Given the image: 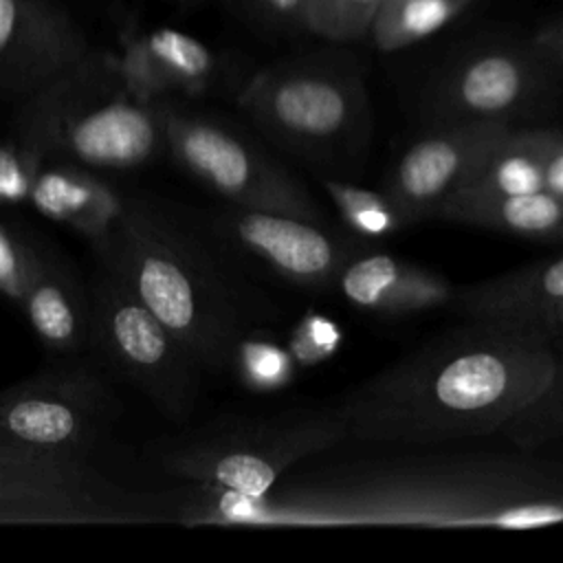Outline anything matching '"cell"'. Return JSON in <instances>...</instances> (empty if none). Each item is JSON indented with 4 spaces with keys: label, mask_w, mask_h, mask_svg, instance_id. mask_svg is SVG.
Returning a JSON list of instances; mask_svg holds the SVG:
<instances>
[{
    "label": "cell",
    "mask_w": 563,
    "mask_h": 563,
    "mask_svg": "<svg viewBox=\"0 0 563 563\" xmlns=\"http://www.w3.org/2000/svg\"><path fill=\"white\" fill-rule=\"evenodd\" d=\"M174 521L218 528H501L563 523V462L526 455H402L292 468L264 497L176 490Z\"/></svg>",
    "instance_id": "6da1fadb"
},
{
    "label": "cell",
    "mask_w": 563,
    "mask_h": 563,
    "mask_svg": "<svg viewBox=\"0 0 563 563\" xmlns=\"http://www.w3.org/2000/svg\"><path fill=\"white\" fill-rule=\"evenodd\" d=\"M554 328L466 319L350 389L334 411L345 440L440 444L499 429L545 385Z\"/></svg>",
    "instance_id": "7a4b0ae2"
},
{
    "label": "cell",
    "mask_w": 563,
    "mask_h": 563,
    "mask_svg": "<svg viewBox=\"0 0 563 563\" xmlns=\"http://www.w3.org/2000/svg\"><path fill=\"white\" fill-rule=\"evenodd\" d=\"M95 251L99 266L125 282L202 369L229 372L233 347L251 323L229 277L189 231L152 202L128 196Z\"/></svg>",
    "instance_id": "3957f363"
},
{
    "label": "cell",
    "mask_w": 563,
    "mask_h": 563,
    "mask_svg": "<svg viewBox=\"0 0 563 563\" xmlns=\"http://www.w3.org/2000/svg\"><path fill=\"white\" fill-rule=\"evenodd\" d=\"M13 132L46 161L90 169H134L165 152L161 101L130 86L117 53L92 46L18 101Z\"/></svg>",
    "instance_id": "277c9868"
},
{
    "label": "cell",
    "mask_w": 563,
    "mask_h": 563,
    "mask_svg": "<svg viewBox=\"0 0 563 563\" xmlns=\"http://www.w3.org/2000/svg\"><path fill=\"white\" fill-rule=\"evenodd\" d=\"M238 106L282 150L323 167L358 161L369 141L363 79L341 62L301 59L262 68L240 88Z\"/></svg>",
    "instance_id": "5b68a950"
},
{
    "label": "cell",
    "mask_w": 563,
    "mask_h": 563,
    "mask_svg": "<svg viewBox=\"0 0 563 563\" xmlns=\"http://www.w3.org/2000/svg\"><path fill=\"white\" fill-rule=\"evenodd\" d=\"M174 504L112 479L88 455L0 440V526L167 523Z\"/></svg>",
    "instance_id": "8992f818"
},
{
    "label": "cell",
    "mask_w": 563,
    "mask_h": 563,
    "mask_svg": "<svg viewBox=\"0 0 563 563\" xmlns=\"http://www.w3.org/2000/svg\"><path fill=\"white\" fill-rule=\"evenodd\" d=\"M341 442L345 429L330 407L198 431L167 446L158 462L185 484L264 497L290 468Z\"/></svg>",
    "instance_id": "52a82bcc"
},
{
    "label": "cell",
    "mask_w": 563,
    "mask_h": 563,
    "mask_svg": "<svg viewBox=\"0 0 563 563\" xmlns=\"http://www.w3.org/2000/svg\"><path fill=\"white\" fill-rule=\"evenodd\" d=\"M88 347L167 418L187 420L196 407L202 372L194 354L125 282L103 266L88 284Z\"/></svg>",
    "instance_id": "ba28073f"
},
{
    "label": "cell",
    "mask_w": 563,
    "mask_h": 563,
    "mask_svg": "<svg viewBox=\"0 0 563 563\" xmlns=\"http://www.w3.org/2000/svg\"><path fill=\"white\" fill-rule=\"evenodd\" d=\"M165 152L198 183L233 207L279 211L325 224L310 191L257 143L229 123L161 99Z\"/></svg>",
    "instance_id": "9c48e42d"
},
{
    "label": "cell",
    "mask_w": 563,
    "mask_h": 563,
    "mask_svg": "<svg viewBox=\"0 0 563 563\" xmlns=\"http://www.w3.org/2000/svg\"><path fill=\"white\" fill-rule=\"evenodd\" d=\"M114 413L117 398L103 367L64 363L0 389V440L88 455Z\"/></svg>",
    "instance_id": "30bf717a"
},
{
    "label": "cell",
    "mask_w": 563,
    "mask_h": 563,
    "mask_svg": "<svg viewBox=\"0 0 563 563\" xmlns=\"http://www.w3.org/2000/svg\"><path fill=\"white\" fill-rule=\"evenodd\" d=\"M554 68L532 48L490 46L468 53L440 75L427 99L431 125L455 121L510 123L534 112L552 88Z\"/></svg>",
    "instance_id": "8fae6325"
},
{
    "label": "cell",
    "mask_w": 563,
    "mask_h": 563,
    "mask_svg": "<svg viewBox=\"0 0 563 563\" xmlns=\"http://www.w3.org/2000/svg\"><path fill=\"white\" fill-rule=\"evenodd\" d=\"M211 222L229 244L264 262L275 275L303 290H334L345 262L363 249L356 240L321 222L279 211L229 205Z\"/></svg>",
    "instance_id": "7c38bea8"
},
{
    "label": "cell",
    "mask_w": 563,
    "mask_h": 563,
    "mask_svg": "<svg viewBox=\"0 0 563 563\" xmlns=\"http://www.w3.org/2000/svg\"><path fill=\"white\" fill-rule=\"evenodd\" d=\"M512 128L504 121H455L431 125L396 161L385 180V194L402 222L435 218L440 207L473 178L486 152Z\"/></svg>",
    "instance_id": "4fadbf2b"
},
{
    "label": "cell",
    "mask_w": 563,
    "mask_h": 563,
    "mask_svg": "<svg viewBox=\"0 0 563 563\" xmlns=\"http://www.w3.org/2000/svg\"><path fill=\"white\" fill-rule=\"evenodd\" d=\"M90 48L55 0H0V97L22 101Z\"/></svg>",
    "instance_id": "5bb4252c"
},
{
    "label": "cell",
    "mask_w": 563,
    "mask_h": 563,
    "mask_svg": "<svg viewBox=\"0 0 563 563\" xmlns=\"http://www.w3.org/2000/svg\"><path fill=\"white\" fill-rule=\"evenodd\" d=\"M117 55L130 86L147 101L202 97L222 73L211 46L172 26H125Z\"/></svg>",
    "instance_id": "9a60e30c"
},
{
    "label": "cell",
    "mask_w": 563,
    "mask_h": 563,
    "mask_svg": "<svg viewBox=\"0 0 563 563\" xmlns=\"http://www.w3.org/2000/svg\"><path fill=\"white\" fill-rule=\"evenodd\" d=\"M334 290L354 308L378 317H407L449 308L455 286L440 273L380 251H356Z\"/></svg>",
    "instance_id": "2e32d148"
},
{
    "label": "cell",
    "mask_w": 563,
    "mask_h": 563,
    "mask_svg": "<svg viewBox=\"0 0 563 563\" xmlns=\"http://www.w3.org/2000/svg\"><path fill=\"white\" fill-rule=\"evenodd\" d=\"M40 343L57 356L79 354L90 339V295L77 273L53 251L33 244L20 299Z\"/></svg>",
    "instance_id": "e0dca14e"
},
{
    "label": "cell",
    "mask_w": 563,
    "mask_h": 563,
    "mask_svg": "<svg viewBox=\"0 0 563 563\" xmlns=\"http://www.w3.org/2000/svg\"><path fill=\"white\" fill-rule=\"evenodd\" d=\"M449 308L464 319L532 321L556 330L563 319V255L455 286Z\"/></svg>",
    "instance_id": "ac0fdd59"
},
{
    "label": "cell",
    "mask_w": 563,
    "mask_h": 563,
    "mask_svg": "<svg viewBox=\"0 0 563 563\" xmlns=\"http://www.w3.org/2000/svg\"><path fill=\"white\" fill-rule=\"evenodd\" d=\"M125 198V194L90 167L68 161H46L35 176L26 202L44 218L70 227L97 244L123 213Z\"/></svg>",
    "instance_id": "d6986e66"
},
{
    "label": "cell",
    "mask_w": 563,
    "mask_h": 563,
    "mask_svg": "<svg viewBox=\"0 0 563 563\" xmlns=\"http://www.w3.org/2000/svg\"><path fill=\"white\" fill-rule=\"evenodd\" d=\"M435 218L517 238L563 242V200L548 189L506 196L457 194L440 207Z\"/></svg>",
    "instance_id": "ffe728a7"
},
{
    "label": "cell",
    "mask_w": 563,
    "mask_h": 563,
    "mask_svg": "<svg viewBox=\"0 0 563 563\" xmlns=\"http://www.w3.org/2000/svg\"><path fill=\"white\" fill-rule=\"evenodd\" d=\"M550 134L552 128H508L486 152L471 183L460 194L506 196L543 189Z\"/></svg>",
    "instance_id": "44dd1931"
},
{
    "label": "cell",
    "mask_w": 563,
    "mask_h": 563,
    "mask_svg": "<svg viewBox=\"0 0 563 563\" xmlns=\"http://www.w3.org/2000/svg\"><path fill=\"white\" fill-rule=\"evenodd\" d=\"M468 0H380L369 35L380 51L407 48L446 26Z\"/></svg>",
    "instance_id": "7402d4cb"
},
{
    "label": "cell",
    "mask_w": 563,
    "mask_h": 563,
    "mask_svg": "<svg viewBox=\"0 0 563 563\" xmlns=\"http://www.w3.org/2000/svg\"><path fill=\"white\" fill-rule=\"evenodd\" d=\"M499 433L521 451H537L563 440V325L554 332V361L545 385Z\"/></svg>",
    "instance_id": "603a6c76"
},
{
    "label": "cell",
    "mask_w": 563,
    "mask_h": 563,
    "mask_svg": "<svg viewBox=\"0 0 563 563\" xmlns=\"http://www.w3.org/2000/svg\"><path fill=\"white\" fill-rule=\"evenodd\" d=\"M321 185L343 227L358 240H380L407 227L385 191L367 189L334 176H325Z\"/></svg>",
    "instance_id": "cb8c5ba5"
},
{
    "label": "cell",
    "mask_w": 563,
    "mask_h": 563,
    "mask_svg": "<svg viewBox=\"0 0 563 563\" xmlns=\"http://www.w3.org/2000/svg\"><path fill=\"white\" fill-rule=\"evenodd\" d=\"M297 363L286 345L268 339L266 334H255L246 330L231 354L229 372L238 383L257 394H271L288 387L295 380Z\"/></svg>",
    "instance_id": "d4e9b609"
},
{
    "label": "cell",
    "mask_w": 563,
    "mask_h": 563,
    "mask_svg": "<svg viewBox=\"0 0 563 563\" xmlns=\"http://www.w3.org/2000/svg\"><path fill=\"white\" fill-rule=\"evenodd\" d=\"M380 0H306V31L330 42H352L369 33Z\"/></svg>",
    "instance_id": "484cf974"
},
{
    "label": "cell",
    "mask_w": 563,
    "mask_h": 563,
    "mask_svg": "<svg viewBox=\"0 0 563 563\" xmlns=\"http://www.w3.org/2000/svg\"><path fill=\"white\" fill-rule=\"evenodd\" d=\"M343 343V332L336 321L321 312H306L288 336V352L297 367H312L328 361Z\"/></svg>",
    "instance_id": "4316f807"
},
{
    "label": "cell",
    "mask_w": 563,
    "mask_h": 563,
    "mask_svg": "<svg viewBox=\"0 0 563 563\" xmlns=\"http://www.w3.org/2000/svg\"><path fill=\"white\" fill-rule=\"evenodd\" d=\"M46 158L18 139L0 143V205L26 202Z\"/></svg>",
    "instance_id": "83f0119b"
},
{
    "label": "cell",
    "mask_w": 563,
    "mask_h": 563,
    "mask_svg": "<svg viewBox=\"0 0 563 563\" xmlns=\"http://www.w3.org/2000/svg\"><path fill=\"white\" fill-rule=\"evenodd\" d=\"M33 244L22 240L0 220V295L20 303L31 268Z\"/></svg>",
    "instance_id": "f1b7e54d"
},
{
    "label": "cell",
    "mask_w": 563,
    "mask_h": 563,
    "mask_svg": "<svg viewBox=\"0 0 563 563\" xmlns=\"http://www.w3.org/2000/svg\"><path fill=\"white\" fill-rule=\"evenodd\" d=\"M262 20L277 26L306 29V0H238Z\"/></svg>",
    "instance_id": "f546056e"
},
{
    "label": "cell",
    "mask_w": 563,
    "mask_h": 563,
    "mask_svg": "<svg viewBox=\"0 0 563 563\" xmlns=\"http://www.w3.org/2000/svg\"><path fill=\"white\" fill-rule=\"evenodd\" d=\"M543 189L563 200V132L554 128L543 163Z\"/></svg>",
    "instance_id": "4dcf8cb0"
},
{
    "label": "cell",
    "mask_w": 563,
    "mask_h": 563,
    "mask_svg": "<svg viewBox=\"0 0 563 563\" xmlns=\"http://www.w3.org/2000/svg\"><path fill=\"white\" fill-rule=\"evenodd\" d=\"M554 70L563 68V22L543 26L530 44Z\"/></svg>",
    "instance_id": "1f68e13d"
},
{
    "label": "cell",
    "mask_w": 563,
    "mask_h": 563,
    "mask_svg": "<svg viewBox=\"0 0 563 563\" xmlns=\"http://www.w3.org/2000/svg\"><path fill=\"white\" fill-rule=\"evenodd\" d=\"M561 325H563V319H561V323H559V328H561Z\"/></svg>",
    "instance_id": "d6a6232c"
}]
</instances>
